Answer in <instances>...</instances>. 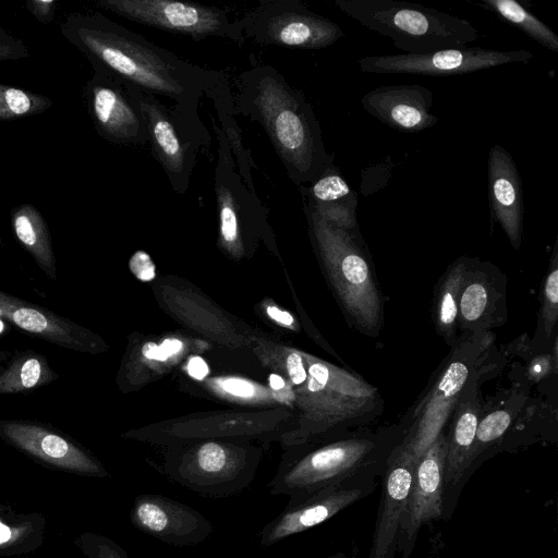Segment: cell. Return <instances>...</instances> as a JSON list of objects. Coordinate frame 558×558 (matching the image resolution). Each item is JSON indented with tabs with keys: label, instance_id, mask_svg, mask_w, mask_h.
Listing matches in <instances>:
<instances>
[{
	"label": "cell",
	"instance_id": "cell-1",
	"mask_svg": "<svg viewBox=\"0 0 558 558\" xmlns=\"http://www.w3.org/2000/svg\"><path fill=\"white\" fill-rule=\"evenodd\" d=\"M62 36L100 71L183 110L197 111L199 99L214 97L225 78L150 43L98 13H72L61 25Z\"/></svg>",
	"mask_w": 558,
	"mask_h": 558
},
{
	"label": "cell",
	"instance_id": "cell-2",
	"mask_svg": "<svg viewBox=\"0 0 558 558\" xmlns=\"http://www.w3.org/2000/svg\"><path fill=\"white\" fill-rule=\"evenodd\" d=\"M236 85L235 105L263 126L289 178L299 187L310 185L333 165L313 107L275 69H247L239 75Z\"/></svg>",
	"mask_w": 558,
	"mask_h": 558
},
{
	"label": "cell",
	"instance_id": "cell-3",
	"mask_svg": "<svg viewBox=\"0 0 558 558\" xmlns=\"http://www.w3.org/2000/svg\"><path fill=\"white\" fill-rule=\"evenodd\" d=\"M403 437L399 424L350 432L284 458L267 488L270 495L288 496V505H291L363 473L381 476L390 454Z\"/></svg>",
	"mask_w": 558,
	"mask_h": 558
},
{
	"label": "cell",
	"instance_id": "cell-4",
	"mask_svg": "<svg viewBox=\"0 0 558 558\" xmlns=\"http://www.w3.org/2000/svg\"><path fill=\"white\" fill-rule=\"evenodd\" d=\"M306 214L318 256L348 325L377 338L385 323V296L374 263L359 230H344L307 206Z\"/></svg>",
	"mask_w": 558,
	"mask_h": 558
},
{
	"label": "cell",
	"instance_id": "cell-5",
	"mask_svg": "<svg viewBox=\"0 0 558 558\" xmlns=\"http://www.w3.org/2000/svg\"><path fill=\"white\" fill-rule=\"evenodd\" d=\"M493 332L461 333L441 361L425 389L407 411L399 425L404 437L400 445L415 458L446 430L449 416L466 385L493 371Z\"/></svg>",
	"mask_w": 558,
	"mask_h": 558
},
{
	"label": "cell",
	"instance_id": "cell-6",
	"mask_svg": "<svg viewBox=\"0 0 558 558\" xmlns=\"http://www.w3.org/2000/svg\"><path fill=\"white\" fill-rule=\"evenodd\" d=\"M335 4L362 26L390 38L403 53L465 48L480 37L468 20L421 4L397 0H336Z\"/></svg>",
	"mask_w": 558,
	"mask_h": 558
},
{
	"label": "cell",
	"instance_id": "cell-7",
	"mask_svg": "<svg viewBox=\"0 0 558 558\" xmlns=\"http://www.w3.org/2000/svg\"><path fill=\"white\" fill-rule=\"evenodd\" d=\"M303 357L310 418L300 444L313 436H326L330 440L366 428L383 414V396L359 374L307 354Z\"/></svg>",
	"mask_w": 558,
	"mask_h": 558
},
{
	"label": "cell",
	"instance_id": "cell-8",
	"mask_svg": "<svg viewBox=\"0 0 558 558\" xmlns=\"http://www.w3.org/2000/svg\"><path fill=\"white\" fill-rule=\"evenodd\" d=\"M142 109L154 158L165 170L174 192L184 194L189 187L197 154L210 146L208 131L197 111L174 106L134 87Z\"/></svg>",
	"mask_w": 558,
	"mask_h": 558
},
{
	"label": "cell",
	"instance_id": "cell-9",
	"mask_svg": "<svg viewBox=\"0 0 558 558\" xmlns=\"http://www.w3.org/2000/svg\"><path fill=\"white\" fill-rule=\"evenodd\" d=\"M259 456L252 448L204 441L177 450L167 457L166 473L199 495L222 498L247 488L255 475Z\"/></svg>",
	"mask_w": 558,
	"mask_h": 558
},
{
	"label": "cell",
	"instance_id": "cell-10",
	"mask_svg": "<svg viewBox=\"0 0 558 558\" xmlns=\"http://www.w3.org/2000/svg\"><path fill=\"white\" fill-rule=\"evenodd\" d=\"M96 4L132 22L194 40L215 36L236 44L245 40L242 21L218 7L171 0H99Z\"/></svg>",
	"mask_w": 558,
	"mask_h": 558
},
{
	"label": "cell",
	"instance_id": "cell-11",
	"mask_svg": "<svg viewBox=\"0 0 558 558\" xmlns=\"http://www.w3.org/2000/svg\"><path fill=\"white\" fill-rule=\"evenodd\" d=\"M241 21L244 35L263 45L323 49L344 36L340 25L299 0L260 1Z\"/></svg>",
	"mask_w": 558,
	"mask_h": 558
},
{
	"label": "cell",
	"instance_id": "cell-12",
	"mask_svg": "<svg viewBox=\"0 0 558 558\" xmlns=\"http://www.w3.org/2000/svg\"><path fill=\"white\" fill-rule=\"evenodd\" d=\"M533 59V53L527 50L499 51L465 47L423 54L366 56L357 63L365 73L446 76L477 72L507 63H529Z\"/></svg>",
	"mask_w": 558,
	"mask_h": 558
},
{
	"label": "cell",
	"instance_id": "cell-13",
	"mask_svg": "<svg viewBox=\"0 0 558 558\" xmlns=\"http://www.w3.org/2000/svg\"><path fill=\"white\" fill-rule=\"evenodd\" d=\"M0 439L32 460L58 471L105 478L108 471L86 448L49 424L0 420Z\"/></svg>",
	"mask_w": 558,
	"mask_h": 558
},
{
	"label": "cell",
	"instance_id": "cell-14",
	"mask_svg": "<svg viewBox=\"0 0 558 558\" xmlns=\"http://www.w3.org/2000/svg\"><path fill=\"white\" fill-rule=\"evenodd\" d=\"M84 99L96 132L117 145L148 143L146 122L134 87L95 71L84 87Z\"/></svg>",
	"mask_w": 558,
	"mask_h": 558
},
{
	"label": "cell",
	"instance_id": "cell-15",
	"mask_svg": "<svg viewBox=\"0 0 558 558\" xmlns=\"http://www.w3.org/2000/svg\"><path fill=\"white\" fill-rule=\"evenodd\" d=\"M377 473H363L325 487L288 505L275 519L264 525L258 544L272 546L290 536L303 533L331 519L375 488Z\"/></svg>",
	"mask_w": 558,
	"mask_h": 558
},
{
	"label": "cell",
	"instance_id": "cell-16",
	"mask_svg": "<svg viewBox=\"0 0 558 558\" xmlns=\"http://www.w3.org/2000/svg\"><path fill=\"white\" fill-rule=\"evenodd\" d=\"M447 447L445 430L416 460L398 537L403 558L412 554L421 527L444 513Z\"/></svg>",
	"mask_w": 558,
	"mask_h": 558
},
{
	"label": "cell",
	"instance_id": "cell-17",
	"mask_svg": "<svg viewBox=\"0 0 558 558\" xmlns=\"http://www.w3.org/2000/svg\"><path fill=\"white\" fill-rule=\"evenodd\" d=\"M507 317L506 275L492 262L469 256L458 300V330L492 332Z\"/></svg>",
	"mask_w": 558,
	"mask_h": 558
},
{
	"label": "cell",
	"instance_id": "cell-18",
	"mask_svg": "<svg viewBox=\"0 0 558 558\" xmlns=\"http://www.w3.org/2000/svg\"><path fill=\"white\" fill-rule=\"evenodd\" d=\"M138 531L173 546H193L213 532V523L189 505L157 494L138 495L130 511Z\"/></svg>",
	"mask_w": 558,
	"mask_h": 558
},
{
	"label": "cell",
	"instance_id": "cell-19",
	"mask_svg": "<svg viewBox=\"0 0 558 558\" xmlns=\"http://www.w3.org/2000/svg\"><path fill=\"white\" fill-rule=\"evenodd\" d=\"M0 317L33 337L68 350L98 353L105 348L101 339L89 329L2 290Z\"/></svg>",
	"mask_w": 558,
	"mask_h": 558
},
{
	"label": "cell",
	"instance_id": "cell-20",
	"mask_svg": "<svg viewBox=\"0 0 558 558\" xmlns=\"http://www.w3.org/2000/svg\"><path fill=\"white\" fill-rule=\"evenodd\" d=\"M417 458L400 444L390 454L381 474L378 517L368 558H395L401 518L411 490Z\"/></svg>",
	"mask_w": 558,
	"mask_h": 558
},
{
	"label": "cell",
	"instance_id": "cell-21",
	"mask_svg": "<svg viewBox=\"0 0 558 558\" xmlns=\"http://www.w3.org/2000/svg\"><path fill=\"white\" fill-rule=\"evenodd\" d=\"M361 104L371 116L398 132L416 133L438 122L430 113L432 90L418 84L379 86L367 92Z\"/></svg>",
	"mask_w": 558,
	"mask_h": 558
},
{
	"label": "cell",
	"instance_id": "cell-22",
	"mask_svg": "<svg viewBox=\"0 0 558 558\" xmlns=\"http://www.w3.org/2000/svg\"><path fill=\"white\" fill-rule=\"evenodd\" d=\"M487 169L492 216L511 246L519 250L523 238L524 203L517 165L509 151L496 144L489 149Z\"/></svg>",
	"mask_w": 558,
	"mask_h": 558
},
{
	"label": "cell",
	"instance_id": "cell-23",
	"mask_svg": "<svg viewBox=\"0 0 558 558\" xmlns=\"http://www.w3.org/2000/svg\"><path fill=\"white\" fill-rule=\"evenodd\" d=\"M488 373L474 377L464 388L449 416L446 434L448 440L445 492L462 483L466 462L483 414L481 385Z\"/></svg>",
	"mask_w": 558,
	"mask_h": 558
},
{
	"label": "cell",
	"instance_id": "cell-24",
	"mask_svg": "<svg viewBox=\"0 0 558 558\" xmlns=\"http://www.w3.org/2000/svg\"><path fill=\"white\" fill-rule=\"evenodd\" d=\"M307 206L326 221L344 230H359L357 193L349 185L335 165L327 168L308 186H301Z\"/></svg>",
	"mask_w": 558,
	"mask_h": 558
},
{
	"label": "cell",
	"instance_id": "cell-25",
	"mask_svg": "<svg viewBox=\"0 0 558 558\" xmlns=\"http://www.w3.org/2000/svg\"><path fill=\"white\" fill-rule=\"evenodd\" d=\"M11 226L16 240L41 271L56 281L57 265L51 234L40 211L31 204H21L11 211Z\"/></svg>",
	"mask_w": 558,
	"mask_h": 558
},
{
	"label": "cell",
	"instance_id": "cell-26",
	"mask_svg": "<svg viewBox=\"0 0 558 558\" xmlns=\"http://www.w3.org/2000/svg\"><path fill=\"white\" fill-rule=\"evenodd\" d=\"M46 525V518L40 512H25L11 504H0V557L37 550L45 542Z\"/></svg>",
	"mask_w": 558,
	"mask_h": 558
},
{
	"label": "cell",
	"instance_id": "cell-27",
	"mask_svg": "<svg viewBox=\"0 0 558 558\" xmlns=\"http://www.w3.org/2000/svg\"><path fill=\"white\" fill-rule=\"evenodd\" d=\"M469 256L454 259L435 284L432 319L436 332L450 348L458 339V300Z\"/></svg>",
	"mask_w": 558,
	"mask_h": 558
},
{
	"label": "cell",
	"instance_id": "cell-28",
	"mask_svg": "<svg viewBox=\"0 0 558 558\" xmlns=\"http://www.w3.org/2000/svg\"><path fill=\"white\" fill-rule=\"evenodd\" d=\"M47 357L34 350L16 351L0 373V395L28 392L59 378Z\"/></svg>",
	"mask_w": 558,
	"mask_h": 558
},
{
	"label": "cell",
	"instance_id": "cell-29",
	"mask_svg": "<svg viewBox=\"0 0 558 558\" xmlns=\"http://www.w3.org/2000/svg\"><path fill=\"white\" fill-rule=\"evenodd\" d=\"M522 403V395L517 393L514 397L507 400V405H500L486 414H482L462 482L478 466L484 456L487 454L492 448L497 447L498 442L512 424L517 413L520 411Z\"/></svg>",
	"mask_w": 558,
	"mask_h": 558
},
{
	"label": "cell",
	"instance_id": "cell-30",
	"mask_svg": "<svg viewBox=\"0 0 558 558\" xmlns=\"http://www.w3.org/2000/svg\"><path fill=\"white\" fill-rule=\"evenodd\" d=\"M558 320V239H556L549 267L544 279L542 301L532 349L535 352L550 350Z\"/></svg>",
	"mask_w": 558,
	"mask_h": 558
},
{
	"label": "cell",
	"instance_id": "cell-31",
	"mask_svg": "<svg viewBox=\"0 0 558 558\" xmlns=\"http://www.w3.org/2000/svg\"><path fill=\"white\" fill-rule=\"evenodd\" d=\"M483 5L514 25L531 39L553 52H558V35L515 0H482Z\"/></svg>",
	"mask_w": 558,
	"mask_h": 558
},
{
	"label": "cell",
	"instance_id": "cell-32",
	"mask_svg": "<svg viewBox=\"0 0 558 558\" xmlns=\"http://www.w3.org/2000/svg\"><path fill=\"white\" fill-rule=\"evenodd\" d=\"M52 106L46 95L0 84V120H15L39 114Z\"/></svg>",
	"mask_w": 558,
	"mask_h": 558
},
{
	"label": "cell",
	"instance_id": "cell-33",
	"mask_svg": "<svg viewBox=\"0 0 558 558\" xmlns=\"http://www.w3.org/2000/svg\"><path fill=\"white\" fill-rule=\"evenodd\" d=\"M73 543L86 558H129L123 547L99 533L82 532L74 537Z\"/></svg>",
	"mask_w": 558,
	"mask_h": 558
},
{
	"label": "cell",
	"instance_id": "cell-34",
	"mask_svg": "<svg viewBox=\"0 0 558 558\" xmlns=\"http://www.w3.org/2000/svg\"><path fill=\"white\" fill-rule=\"evenodd\" d=\"M28 56L29 50L22 39L0 28V61L20 60Z\"/></svg>",
	"mask_w": 558,
	"mask_h": 558
},
{
	"label": "cell",
	"instance_id": "cell-35",
	"mask_svg": "<svg viewBox=\"0 0 558 558\" xmlns=\"http://www.w3.org/2000/svg\"><path fill=\"white\" fill-rule=\"evenodd\" d=\"M130 269L143 281H149L155 277V266L149 255L137 251L130 259Z\"/></svg>",
	"mask_w": 558,
	"mask_h": 558
},
{
	"label": "cell",
	"instance_id": "cell-36",
	"mask_svg": "<svg viewBox=\"0 0 558 558\" xmlns=\"http://www.w3.org/2000/svg\"><path fill=\"white\" fill-rule=\"evenodd\" d=\"M57 1L54 0H28L26 8L40 23H49L54 19Z\"/></svg>",
	"mask_w": 558,
	"mask_h": 558
},
{
	"label": "cell",
	"instance_id": "cell-37",
	"mask_svg": "<svg viewBox=\"0 0 558 558\" xmlns=\"http://www.w3.org/2000/svg\"><path fill=\"white\" fill-rule=\"evenodd\" d=\"M286 366L290 380L294 385H302L306 381L307 371L303 354H299L296 352L290 353L287 357Z\"/></svg>",
	"mask_w": 558,
	"mask_h": 558
},
{
	"label": "cell",
	"instance_id": "cell-38",
	"mask_svg": "<svg viewBox=\"0 0 558 558\" xmlns=\"http://www.w3.org/2000/svg\"><path fill=\"white\" fill-rule=\"evenodd\" d=\"M221 387L226 392L235 397L250 398L255 393L252 383L239 378H227L221 381Z\"/></svg>",
	"mask_w": 558,
	"mask_h": 558
},
{
	"label": "cell",
	"instance_id": "cell-39",
	"mask_svg": "<svg viewBox=\"0 0 558 558\" xmlns=\"http://www.w3.org/2000/svg\"><path fill=\"white\" fill-rule=\"evenodd\" d=\"M208 371V366L202 357L194 356L189 361L187 373L193 378L202 380L207 376Z\"/></svg>",
	"mask_w": 558,
	"mask_h": 558
},
{
	"label": "cell",
	"instance_id": "cell-40",
	"mask_svg": "<svg viewBox=\"0 0 558 558\" xmlns=\"http://www.w3.org/2000/svg\"><path fill=\"white\" fill-rule=\"evenodd\" d=\"M143 355L149 360L166 361L168 355L163 352L161 347L156 343H146L143 347Z\"/></svg>",
	"mask_w": 558,
	"mask_h": 558
},
{
	"label": "cell",
	"instance_id": "cell-41",
	"mask_svg": "<svg viewBox=\"0 0 558 558\" xmlns=\"http://www.w3.org/2000/svg\"><path fill=\"white\" fill-rule=\"evenodd\" d=\"M267 314L274 320H276L282 325H286V326H292L294 323L293 317L288 312L281 311L276 306H268Z\"/></svg>",
	"mask_w": 558,
	"mask_h": 558
},
{
	"label": "cell",
	"instance_id": "cell-42",
	"mask_svg": "<svg viewBox=\"0 0 558 558\" xmlns=\"http://www.w3.org/2000/svg\"><path fill=\"white\" fill-rule=\"evenodd\" d=\"M160 347L169 357L177 354L181 350L182 342L178 339H166Z\"/></svg>",
	"mask_w": 558,
	"mask_h": 558
},
{
	"label": "cell",
	"instance_id": "cell-43",
	"mask_svg": "<svg viewBox=\"0 0 558 558\" xmlns=\"http://www.w3.org/2000/svg\"><path fill=\"white\" fill-rule=\"evenodd\" d=\"M269 384L274 390H281L284 387V380L277 374L270 375Z\"/></svg>",
	"mask_w": 558,
	"mask_h": 558
},
{
	"label": "cell",
	"instance_id": "cell-44",
	"mask_svg": "<svg viewBox=\"0 0 558 558\" xmlns=\"http://www.w3.org/2000/svg\"><path fill=\"white\" fill-rule=\"evenodd\" d=\"M8 360H9L8 352L0 350V373L3 371Z\"/></svg>",
	"mask_w": 558,
	"mask_h": 558
},
{
	"label": "cell",
	"instance_id": "cell-45",
	"mask_svg": "<svg viewBox=\"0 0 558 558\" xmlns=\"http://www.w3.org/2000/svg\"><path fill=\"white\" fill-rule=\"evenodd\" d=\"M327 558H349L347 555L342 554V553H337L335 555H331Z\"/></svg>",
	"mask_w": 558,
	"mask_h": 558
},
{
	"label": "cell",
	"instance_id": "cell-46",
	"mask_svg": "<svg viewBox=\"0 0 558 558\" xmlns=\"http://www.w3.org/2000/svg\"><path fill=\"white\" fill-rule=\"evenodd\" d=\"M2 245H3V241H2V238L0 235V246H2Z\"/></svg>",
	"mask_w": 558,
	"mask_h": 558
}]
</instances>
